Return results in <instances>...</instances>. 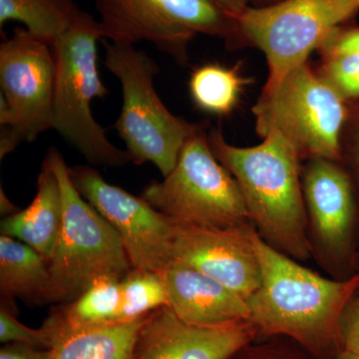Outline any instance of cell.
Returning a JSON list of instances; mask_svg holds the SVG:
<instances>
[{"instance_id": "cell-3", "label": "cell", "mask_w": 359, "mask_h": 359, "mask_svg": "<svg viewBox=\"0 0 359 359\" xmlns=\"http://www.w3.org/2000/svg\"><path fill=\"white\" fill-rule=\"evenodd\" d=\"M102 39L99 21L80 11L50 45L56 68L52 129L91 164L122 167L131 162L128 154L111 143L92 112L93 101L109 93L97 67V43Z\"/></svg>"}, {"instance_id": "cell-11", "label": "cell", "mask_w": 359, "mask_h": 359, "mask_svg": "<svg viewBox=\"0 0 359 359\" xmlns=\"http://www.w3.org/2000/svg\"><path fill=\"white\" fill-rule=\"evenodd\" d=\"M79 193L121 238L132 269L161 273L172 264L175 224L162 212L88 166L70 168Z\"/></svg>"}, {"instance_id": "cell-33", "label": "cell", "mask_w": 359, "mask_h": 359, "mask_svg": "<svg viewBox=\"0 0 359 359\" xmlns=\"http://www.w3.org/2000/svg\"><path fill=\"white\" fill-rule=\"evenodd\" d=\"M358 276H359V273H358Z\"/></svg>"}, {"instance_id": "cell-10", "label": "cell", "mask_w": 359, "mask_h": 359, "mask_svg": "<svg viewBox=\"0 0 359 359\" xmlns=\"http://www.w3.org/2000/svg\"><path fill=\"white\" fill-rule=\"evenodd\" d=\"M55 60L51 46L25 27L0 45V158L52 129Z\"/></svg>"}, {"instance_id": "cell-27", "label": "cell", "mask_w": 359, "mask_h": 359, "mask_svg": "<svg viewBox=\"0 0 359 359\" xmlns=\"http://www.w3.org/2000/svg\"><path fill=\"white\" fill-rule=\"evenodd\" d=\"M50 349L21 344H6L0 349V359H49Z\"/></svg>"}, {"instance_id": "cell-9", "label": "cell", "mask_w": 359, "mask_h": 359, "mask_svg": "<svg viewBox=\"0 0 359 359\" xmlns=\"http://www.w3.org/2000/svg\"><path fill=\"white\" fill-rule=\"evenodd\" d=\"M359 11L358 0H282L266 6H249L238 15V46L263 52L269 68L264 87L308 63L335 28Z\"/></svg>"}, {"instance_id": "cell-30", "label": "cell", "mask_w": 359, "mask_h": 359, "mask_svg": "<svg viewBox=\"0 0 359 359\" xmlns=\"http://www.w3.org/2000/svg\"><path fill=\"white\" fill-rule=\"evenodd\" d=\"M282 1V0H250V6H266L271 4H276V2Z\"/></svg>"}, {"instance_id": "cell-7", "label": "cell", "mask_w": 359, "mask_h": 359, "mask_svg": "<svg viewBox=\"0 0 359 359\" xmlns=\"http://www.w3.org/2000/svg\"><path fill=\"white\" fill-rule=\"evenodd\" d=\"M142 198L174 224L202 229L252 224L233 175L217 159L205 130L191 137L173 171L149 184Z\"/></svg>"}, {"instance_id": "cell-13", "label": "cell", "mask_w": 359, "mask_h": 359, "mask_svg": "<svg viewBox=\"0 0 359 359\" xmlns=\"http://www.w3.org/2000/svg\"><path fill=\"white\" fill-rule=\"evenodd\" d=\"M252 224L202 229L175 224L172 264L196 269L249 299L262 282Z\"/></svg>"}, {"instance_id": "cell-2", "label": "cell", "mask_w": 359, "mask_h": 359, "mask_svg": "<svg viewBox=\"0 0 359 359\" xmlns=\"http://www.w3.org/2000/svg\"><path fill=\"white\" fill-rule=\"evenodd\" d=\"M208 137L212 153L237 181L262 240L301 263L313 257L297 149L275 132L252 147L231 145L219 129Z\"/></svg>"}, {"instance_id": "cell-28", "label": "cell", "mask_w": 359, "mask_h": 359, "mask_svg": "<svg viewBox=\"0 0 359 359\" xmlns=\"http://www.w3.org/2000/svg\"><path fill=\"white\" fill-rule=\"evenodd\" d=\"M231 15H238L250 6V0H217Z\"/></svg>"}, {"instance_id": "cell-8", "label": "cell", "mask_w": 359, "mask_h": 359, "mask_svg": "<svg viewBox=\"0 0 359 359\" xmlns=\"http://www.w3.org/2000/svg\"><path fill=\"white\" fill-rule=\"evenodd\" d=\"M101 35L116 43L154 44L179 63L188 61L196 35L224 39L236 47L235 18L217 0H95Z\"/></svg>"}, {"instance_id": "cell-29", "label": "cell", "mask_w": 359, "mask_h": 359, "mask_svg": "<svg viewBox=\"0 0 359 359\" xmlns=\"http://www.w3.org/2000/svg\"><path fill=\"white\" fill-rule=\"evenodd\" d=\"M20 210L16 209L15 205L8 200V198L4 195V191L1 190V214L6 217L11 216L16 214Z\"/></svg>"}, {"instance_id": "cell-6", "label": "cell", "mask_w": 359, "mask_h": 359, "mask_svg": "<svg viewBox=\"0 0 359 359\" xmlns=\"http://www.w3.org/2000/svg\"><path fill=\"white\" fill-rule=\"evenodd\" d=\"M252 111L261 138L273 132L282 135L302 159L337 162L341 157L346 100L309 63L264 87Z\"/></svg>"}, {"instance_id": "cell-12", "label": "cell", "mask_w": 359, "mask_h": 359, "mask_svg": "<svg viewBox=\"0 0 359 359\" xmlns=\"http://www.w3.org/2000/svg\"><path fill=\"white\" fill-rule=\"evenodd\" d=\"M308 160L302 190L313 257L323 271L342 280L340 273L351 259L355 219L351 181L334 161Z\"/></svg>"}, {"instance_id": "cell-32", "label": "cell", "mask_w": 359, "mask_h": 359, "mask_svg": "<svg viewBox=\"0 0 359 359\" xmlns=\"http://www.w3.org/2000/svg\"><path fill=\"white\" fill-rule=\"evenodd\" d=\"M358 167H359V146H358Z\"/></svg>"}, {"instance_id": "cell-24", "label": "cell", "mask_w": 359, "mask_h": 359, "mask_svg": "<svg viewBox=\"0 0 359 359\" xmlns=\"http://www.w3.org/2000/svg\"><path fill=\"white\" fill-rule=\"evenodd\" d=\"M0 341L1 344H21L40 349H51L52 339L46 328L28 327L16 320L15 314L6 309L0 311Z\"/></svg>"}, {"instance_id": "cell-25", "label": "cell", "mask_w": 359, "mask_h": 359, "mask_svg": "<svg viewBox=\"0 0 359 359\" xmlns=\"http://www.w3.org/2000/svg\"><path fill=\"white\" fill-rule=\"evenodd\" d=\"M355 295L340 318L339 339L341 351L359 356V297Z\"/></svg>"}, {"instance_id": "cell-16", "label": "cell", "mask_w": 359, "mask_h": 359, "mask_svg": "<svg viewBox=\"0 0 359 359\" xmlns=\"http://www.w3.org/2000/svg\"><path fill=\"white\" fill-rule=\"evenodd\" d=\"M32 204L1 221V235L33 248L48 263L62 224V195L57 175L45 157Z\"/></svg>"}, {"instance_id": "cell-15", "label": "cell", "mask_w": 359, "mask_h": 359, "mask_svg": "<svg viewBox=\"0 0 359 359\" xmlns=\"http://www.w3.org/2000/svg\"><path fill=\"white\" fill-rule=\"evenodd\" d=\"M172 311L182 320L200 327H218L250 320L247 299L210 276L171 264L161 271Z\"/></svg>"}, {"instance_id": "cell-14", "label": "cell", "mask_w": 359, "mask_h": 359, "mask_svg": "<svg viewBox=\"0 0 359 359\" xmlns=\"http://www.w3.org/2000/svg\"><path fill=\"white\" fill-rule=\"evenodd\" d=\"M257 335L250 320L200 327L164 306L151 313L142 327L134 359H231Z\"/></svg>"}, {"instance_id": "cell-34", "label": "cell", "mask_w": 359, "mask_h": 359, "mask_svg": "<svg viewBox=\"0 0 359 359\" xmlns=\"http://www.w3.org/2000/svg\"><path fill=\"white\" fill-rule=\"evenodd\" d=\"M358 1H359V0H358Z\"/></svg>"}, {"instance_id": "cell-31", "label": "cell", "mask_w": 359, "mask_h": 359, "mask_svg": "<svg viewBox=\"0 0 359 359\" xmlns=\"http://www.w3.org/2000/svg\"><path fill=\"white\" fill-rule=\"evenodd\" d=\"M334 359H359V356L346 353V351H341Z\"/></svg>"}, {"instance_id": "cell-4", "label": "cell", "mask_w": 359, "mask_h": 359, "mask_svg": "<svg viewBox=\"0 0 359 359\" xmlns=\"http://www.w3.org/2000/svg\"><path fill=\"white\" fill-rule=\"evenodd\" d=\"M62 195V224L48 262L46 304H69L102 276L124 278L132 269L121 238L84 199L70 168L55 149L47 153Z\"/></svg>"}, {"instance_id": "cell-17", "label": "cell", "mask_w": 359, "mask_h": 359, "mask_svg": "<svg viewBox=\"0 0 359 359\" xmlns=\"http://www.w3.org/2000/svg\"><path fill=\"white\" fill-rule=\"evenodd\" d=\"M121 278L102 276L77 299L63 304L42 327L51 335L52 347L68 335L120 323ZM51 347V348H52Z\"/></svg>"}, {"instance_id": "cell-1", "label": "cell", "mask_w": 359, "mask_h": 359, "mask_svg": "<svg viewBox=\"0 0 359 359\" xmlns=\"http://www.w3.org/2000/svg\"><path fill=\"white\" fill-rule=\"evenodd\" d=\"M262 269L259 289L247 299L259 335H285L313 356L341 353L339 321L359 290L358 275L327 278L271 248L257 235Z\"/></svg>"}, {"instance_id": "cell-22", "label": "cell", "mask_w": 359, "mask_h": 359, "mask_svg": "<svg viewBox=\"0 0 359 359\" xmlns=\"http://www.w3.org/2000/svg\"><path fill=\"white\" fill-rule=\"evenodd\" d=\"M169 306L160 273L132 269L121 280L120 323L142 320Z\"/></svg>"}, {"instance_id": "cell-19", "label": "cell", "mask_w": 359, "mask_h": 359, "mask_svg": "<svg viewBox=\"0 0 359 359\" xmlns=\"http://www.w3.org/2000/svg\"><path fill=\"white\" fill-rule=\"evenodd\" d=\"M148 318L68 335L54 344L49 359H134L139 334Z\"/></svg>"}, {"instance_id": "cell-5", "label": "cell", "mask_w": 359, "mask_h": 359, "mask_svg": "<svg viewBox=\"0 0 359 359\" xmlns=\"http://www.w3.org/2000/svg\"><path fill=\"white\" fill-rule=\"evenodd\" d=\"M104 65L121 84V113L115 130L135 164L152 163L163 177L173 171L187 141L204 124L177 117L161 100L154 87L157 62L134 45L103 41Z\"/></svg>"}, {"instance_id": "cell-20", "label": "cell", "mask_w": 359, "mask_h": 359, "mask_svg": "<svg viewBox=\"0 0 359 359\" xmlns=\"http://www.w3.org/2000/svg\"><path fill=\"white\" fill-rule=\"evenodd\" d=\"M80 11L74 0H0V26L18 21L51 45L72 25Z\"/></svg>"}, {"instance_id": "cell-18", "label": "cell", "mask_w": 359, "mask_h": 359, "mask_svg": "<svg viewBox=\"0 0 359 359\" xmlns=\"http://www.w3.org/2000/svg\"><path fill=\"white\" fill-rule=\"evenodd\" d=\"M49 266L37 250L8 236L0 237V294L2 309L16 314L14 301L46 304Z\"/></svg>"}, {"instance_id": "cell-23", "label": "cell", "mask_w": 359, "mask_h": 359, "mask_svg": "<svg viewBox=\"0 0 359 359\" xmlns=\"http://www.w3.org/2000/svg\"><path fill=\"white\" fill-rule=\"evenodd\" d=\"M318 73L344 100L359 97V54L325 57Z\"/></svg>"}, {"instance_id": "cell-26", "label": "cell", "mask_w": 359, "mask_h": 359, "mask_svg": "<svg viewBox=\"0 0 359 359\" xmlns=\"http://www.w3.org/2000/svg\"><path fill=\"white\" fill-rule=\"evenodd\" d=\"M318 51L323 58L339 54H359V28L339 26L321 45Z\"/></svg>"}, {"instance_id": "cell-21", "label": "cell", "mask_w": 359, "mask_h": 359, "mask_svg": "<svg viewBox=\"0 0 359 359\" xmlns=\"http://www.w3.org/2000/svg\"><path fill=\"white\" fill-rule=\"evenodd\" d=\"M245 84L247 80L238 65L226 67L211 63L194 71L189 87L194 102L200 109L223 116L235 109Z\"/></svg>"}]
</instances>
